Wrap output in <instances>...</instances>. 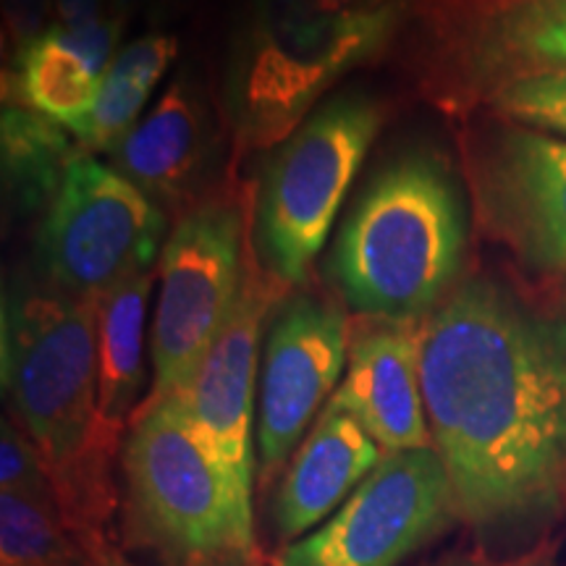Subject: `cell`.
<instances>
[{"mask_svg":"<svg viewBox=\"0 0 566 566\" xmlns=\"http://www.w3.org/2000/svg\"><path fill=\"white\" fill-rule=\"evenodd\" d=\"M430 441L459 520L537 533L566 504V323L467 281L420 325Z\"/></svg>","mask_w":566,"mask_h":566,"instance_id":"cell-1","label":"cell"},{"mask_svg":"<svg viewBox=\"0 0 566 566\" xmlns=\"http://www.w3.org/2000/svg\"><path fill=\"white\" fill-rule=\"evenodd\" d=\"M0 367L11 420L45 462L63 512L103 548L118 438L97 412V302L61 289L6 294Z\"/></svg>","mask_w":566,"mask_h":566,"instance_id":"cell-2","label":"cell"},{"mask_svg":"<svg viewBox=\"0 0 566 566\" xmlns=\"http://www.w3.org/2000/svg\"><path fill=\"white\" fill-rule=\"evenodd\" d=\"M462 250V205L449 174L424 155H407L346 218L331 268L354 313L415 323L446 300Z\"/></svg>","mask_w":566,"mask_h":566,"instance_id":"cell-3","label":"cell"},{"mask_svg":"<svg viewBox=\"0 0 566 566\" xmlns=\"http://www.w3.org/2000/svg\"><path fill=\"white\" fill-rule=\"evenodd\" d=\"M129 516L168 566H247L252 516L237 504L187 394L142 401L124 446Z\"/></svg>","mask_w":566,"mask_h":566,"instance_id":"cell-4","label":"cell"},{"mask_svg":"<svg viewBox=\"0 0 566 566\" xmlns=\"http://www.w3.org/2000/svg\"><path fill=\"white\" fill-rule=\"evenodd\" d=\"M405 9L407 0L375 11H331L321 0H258L239 90L244 139L268 147L292 137L317 97L391 38Z\"/></svg>","mask_w":566,"mask_h":566,"instance_id":"cell-5","label":"cell"},{"mask_svg":"<svg viewBox=\"0 0 566 566\" xmlns=\"http://www.w3.org/2000/svg\"><path fill=\"white\" fill-rule=\"evenodd\" d=\"M252 254L250 212L229 197L195 205L166 239L153 315V388L145 401L187 394L242 292Z\"/></svg>","mask_w":566,"mask_h":566,"instance_id":"cell-6","label":"cell"},{"mask_svg":"<svg viewBox=\"0 0 566 566\" xmlns=\"http://www.w3.org/2000/svg\"><path fill=\"white\" fill-rule=\"evenodd\" d=\"M380 124L378 103L344 97L317 111L283 145L265 176L258 216L260 250L279 283L307 279Z\"/></svg>","mask_w":566,"mask_h":566,"instance_id":"cell-7","label":"cell"},{"mask_svg":"<svg viewBox=\"0 0 566 566\" xmlns=\"http://www.w3.org/2000/svg\"><path fill=\"white\" fill-rule=\"evenodd\" d=\"M163 237V208L82 147L42 221L40 254L55 289L97 300L150 271Z\"/></svg>","mask_w":566,"mask_h":566,"instance_id":"cell-8","label":"cell"},{"mask_svg":"<svg viewBox=\"0 0 566 566\" xmlns=\"http://www.w3.org/2000/svg\"><path fill=\"white\" fill-rule=\"evenodd\" d=\"M457 520L433 446L388 451L321 527L283 546L273 566H399Z\"/></svg>","mask_w":566,"mask_h":566,"instance_id":"cell-9","label":"cell"},{"mask_svg":"<svg viewBox=\"0 0 566 566\" xmlns=\"http://www.w3.org/2000/svg\"><path fill=\"white\" fill-rule=\"evenodd\" d=\"M349 321L336 302L300 294L281 304L265 338L258 396L260 483L292 462L304 430L336 394L349 359Z\"/></svg>","mask_w":566,"mask_h":566,"instance_id":"cell-10","label":"cell"},{"mask_svg":"<svg viewBox=\"0 0 566 566\" xmlns=\"http://www.w3.org/2000/svg\"><path fill=\"white\" fill-rule=\"evenodd\" d=\"M273 302V289L250 254L242 292L229 321L187 391L189 407L212 457L221 464L237 504L252 516L254 480V386H258L260 325Z\"/></svg>","mask_w":566,"mask_h":566,"instance_id":"cell-11","label":"cell"},{"mask_svg":"<svg viewBox=\"0 0 566 566\" xmlns=\"http://www.w3.org/2000/svg\"><path fill=\"white\" fill-rule=\"evenodd\" d=\"M493 221L527 265L566 271V142L512 129L495 142L485 171Z\"/></svg>","mask_w":566,"mask_h":566,"instance_id":"cell-12","label":"cell"},{"mask_svg":"<svg viewBox=\"0 0 566 566\" xmlns=\"http://www.w3.org/2000/svg\"><path fill=\"white\" fill-rule=\"evenodd\" d=\"M331 405L363 424L384 454L433 446L420 380V328L378 321L363 331L349 346Z\"/></svg>","mask_w":566,"mask_h":566,"instance_id":"cell-13","label":"cell"},{"mask_svg":"<svg viewBox=\"0 0 566 566\" xmlns=\"http://www.w3.org/2000/svg\"><path fill=\"white\" fill-rule=\"evenodd\" d=\"M384 449L344 409L328 401L296 449L275 501V535L283 546L310 535L378 467Z\"/></svg>","mask_w":566,"mask_h":566,"instance_id":"cell-14","label":"cell"},{"mask_svg":"<svg viewBox=\"0 0 566 566\" xmlns=\"http://www.w3.org/2000/svg\"><path fill=\"white\" fill-rule=\"evenodd\" d=\"M451 32L472 74L501 84L566 69V0H475Z\"/></svg>","mask_w":566,"mask_h":566,"instance_id":"cell-15","label":"cell"},{"mask_svg":"<svg viewBox=\"0 0 566 566\" xmlns=\"http://www.w3.org/2000/svg\"><path fill=\"white\" fill-rule=\"evenodd\" d=\"M202 160L205 118L187 82H174L160 103L111 153V166L158 208L181 205Z\"/></svg>","mask_w":566,"mask_h":566,"instance_id":"cell-16","label":"cell"},{"mask_svg":"<svg viewBox=\"0 0 566 566\" xmlns=\"http://www.w3.org/2000/svg\"><path fill=\"white\" fill-rule=\"evenodd\" d=\"M155 273L145 271L97 296V412L111 436L132 422L145 363L147 304Z\"/></svg>","mask_w":566,"mask_h":566,"instance_id":"cell-17","label":"cell"},{"mask_svg":"<svg viewBox=\"0 0 566 566\" xmlns=\"http://www.w3.org/2000/svg\"><path fill=\"white\" fill-rule=\"evenodd\" d=\"M105 74L76 51L61 27H48L13 55L17 101L76 134L95 108Z\"/></svg>","mask_w":566,"mask_h":566,"instance_id":"cell-18","label":"cell"},{"mask_svg":"<svg viewBox=\"0 0 566 566\" xmlns=\"http://www.w3.org/2000/svg\"><path fill=\"white\" fill-rule=\"evenodd\" d=\"M69 129L30 105L13 101L3 108V181L19 208L32 210L53 202L71 160L80 147L71 145Z\"/></svg>","mask_w":566,"mask_h":566,"instance_id":"cell-19","label":"cell"},{"mask_svg":"<svg viewBox=\"0 0 566 566\" xmlns=\"http://www.w3.org/2000/svg\"><path fill=\"white\" fill-rule=\"evenodd\" d=\"M59 501L0 491L3 566H111Z\"/></svg>","mask_w":566,"mask_h":566,"instance_id":"cell-20","label":"cell"},{"mask_svg":"<svg viewBox=\"0 0 566 566\" xmlns=\"http://www.w3.org/2000/svg\"><path fill=\"white\" fill-rule=\"evenodd\" d=\"M153 90V84L142 82L139 76H134L132 71L122 69L118 63H111L108 74L101 84L95 108H92L87 122L82 124V129L74 134L76 142L90 153L116 150L129 137L134 126L142 122L139 113Z\"/></svg>","mask_w":566,"mask_h":566,"instance_id":"cell-21","label":"cell"},{"mask_svg":"<svg viewBox=\"0 0 566 566\" xmlns=\"http://www.w3.org/2000/svg\"><path fill=\"white\" fill-rule=\"evenodd\" d=\"M493 97L495 105L516 122L566 137V69L499 84Z\"/></svg>","mask_w":566,"mask_h":566,"instance_id":"cell-22","label":"cell"},{"mask_svg":"<svg viewBox=\"0 0 566 566\" xmlns=\"http://www.w3.org/2000/svg\"><path fill=\"white\" fill-rule=\"evenodd\" d=\"M0 491L24 493L61 504L51 472L38 449L9 417H3V424H0Z\"/></svg>","mask_w":566,"mask_h":566,"instance_id":"cell-23","label":"cell"},{"mask_svg":"<svg viewBox=\"0 0 566 566\" xmlns=\"http://www.w3.org/2000/svg\"><path fill=\"white\" fill-rule=\"evenodd\" d=\"M55 0H3V51H24L34 38H40L53 24Z\"/></svg>","mask_w":566,"mask_h":566,"instance_id":"cell-24","label":"cell"},{"mask_svg":"<svg viewBox=\"0 0 566 566\" xmlns=\"http://www.w3.org/2000/svg\"><path fill=\"white\" fill-rule=\"evenodd\" d=\"M111 0H55L53 3V27L63 30H80L108 17Z\"/></svg>","mask_w":566,"mask_h":566,"instance_id":"cell-25","label":"cell"},{"mask_svg":"<svg viewBox=\"0 0 566 566\" xmlns=\"http://www.w3.org/2000/svg\"><path fill=\"white\" fill-rule=\"evenodd\" d=\"M321 3L331 11H375L391 0H321Z\"/></svg>","mask_w":566,"mask_h":566,"instance_id":"cell-26","label":"cell"},{"mask_svg":"<svg viewBox=\"0 0 566 566\" xmlns=\"http://www.w3.org/2000/svg\"><path fill=\"white\" fill-rule=\"evenodd\" d=\"M147 3H150V0H111V13H116V17L129 21V17L139 13Z\"/></svg>","mask_w":566,"mask_h":566,"instance_id":"cell-27","label":"cell"},{"mask_svg":"<svg viewBox=\"0 0 566 566\" xmlns=\"http://www.w3.org/2000/svg\"><path fill=\"white\" fill-rule=\"evenodd\" d=\"M464 566H548L543 562H509V564H464Z\"/></svg>","mask_w":566,"mask_h":566,"instance_id":"cell-28","label":"cell"}]
</instances>
